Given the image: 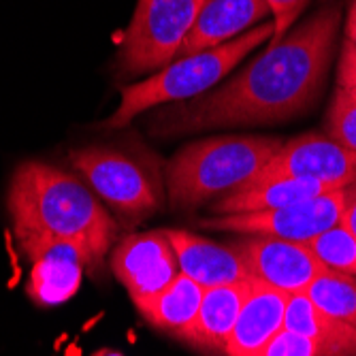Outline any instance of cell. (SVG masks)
Returning <instances> with one entry per match:
<instances>
[{"label": "cell", "instance_id": "6da1fadb", "mask_svg": "<svg viewBox=\"0 0 356 356\" xmlns=\"http://www.w3.org/2000/svg\"><path fill=\"white\" fill-rule=\"evenodd\" d=\"M341 0H325L305 22L205 94L158 109L149 131L160 137L209 128L273 124L312 109L325 88L337 49Z\"/></svg>", "mask_w": 356, "mask_h": 356}, {"label": "cell", "instance_id": "7a4b0ae2", "mask_svg": "<svg viewBox=\"0 0 356 356\" xmlns=\"http://www.w3.org/2000/svg\"><path fill=\"white\" fill-rule=\"evenodd\" d=\"M7 209L17 239L71 241L88 254L90 275L103 269L118 237V222L83 179L39 160H28L15 169Z\"/></svg>", "mask_w": 356, "mask_h": 356}, {"label": "cell", "instance_id": "3957f363", "mask_svg": "<svg viewBox=\"0 0 356 356\" xmlns=\"http://www.w3.org/2000/svg\"><path fill=\"white\" fill-rule=\"evenodd\" d=\"M282 143L277 137L226 135L184 145L165 169L169 205L188 211L241 190Z\"/></svg>", "mask_w": 356, "mask_h": 356}, {"label": "cell", "instance_id": "277c9868", "mask_svg": "<svg viewBox=\"0 0 356 356\" xmlns=\"http://www.w3.org/2000/svg\"><path fill=\"white\" fill-rule=\"evenodd\" d=\"M273 39V22L254 26L241 37L201 54L175 58L152 77L122 88L118 109L103 122V128H124L137 115L165 103H181L216 88L237 64L261 43Z\"/></svg>", "mask_w": 356, "mask_h": 356}, {"label": "cell", "instance_id": "5b68a950", "mask_svg": "<svg viewBox=\"0 0 356 356\" xmlns=\"http://www.w3.org/2000/svg\"><path fill=\"white\" fill-rule=\"evenodd\" d=\"M69 163L118 218L135 224L154 216L165 201V179L154 154L141 143L88 145L69 152Z\"/></svg>", "mask_w": 356, "mask_h": 356}, {"label": "cell", "instance_id": "8992f818", "mask_svg": "<svg viewBox=\"0 0 356 356\" xmlns=\"http://www.w3.org/2000/svg\"><path fill=\"white\" fill-rule=\"evenodd\" d=\"M203 0H139L120 39L118 69L143 75L171 64L197 22Z\"/></svg>", "mask_w": 356, "mask_h": 356}, {"label": "cell", "instance_id": "52a82bcc", "mask_svg": "<svg viewBox=\"0 0 356 356\" xmlns=\"http://www.w3.org/2000/svg\"><path fill=\"white\" fill-rule=\"evenodd\" d=\"M343 207H346V190L339 188L327 194H320L316 199L299 201L277 209L233 213V216H211L201 220L199 226L211 231L280 237V239L305 243L316 235L341 224Z\"/></svg>", "mask_w": 356, "mask_h": 356}, {"label": "cell", "instance_id": "ba28073f", "mask_svg": "<svg viewBox=\"0 0 356 356\" xmlns=\"http://www.w3.org/2000/svg\"><path fill=\"white\" fill-rule=\"evenodd\" d=\"M282 177L320 181L339 190L356 179V154L333 141L327 133H305L284 141L263 171L245 186Z\"/></svg>", "mask_w": 356, "mask_h": 356}, {"label": "cell", "instance_id": "9c48e42d", "mask_svg": "<svg viewBox=\"0 0 356 356\" xmlns=\"http://www.w3.org/2000/svg\"><path fill=\"white\" fill-rule=\"evenodd\" d=\"M111 271L135 305L160 295L179 273L169 231L158 229L122 239L111 252Z\"/></svg>", "mask_w": 356, "mask_h": 356}, {"label": "cell", "instance_id": "30bf717a", "mask_svg": "<svg viewBox=\"0 0 356 356\" xmlns=\"http://www.w3.org/2000/svg\"><path fill=\"white\" fill-rule=\"evenodd\" d=\"M254 282L277 288L286 295L305 293L314 280L329 273L303 241L252 235L235 243Z\"/></svg>", "mask_w": 356, "mask_h": 356}, {"label": "cell", "instance_id": "8fae6325", "mask_svg": "<svg viewBox=\"0 0 356 356\" xmlns=\"http://www.w3.org/2000/svg\"><path fill=\"white\" fill-rule=\"evenodd\" d=\"M17 241L30 258L32 269L26 290L37 305L49 307L69 301L81 286L83 271L90 273L88 254L71 241L49 237H24Z\"/></svg>", "mask_w": 356, "mask_h": 356}, {"label": "cell", "instance_id": "7c38bea8", "mask_svg": "<svg viewBox=\"0 0 356 356\" xmlns=\"http://www.w3.org/2000/svg\"><path fill=\"white\" fill-rule=\"evenodd\" d=\"M173 250L177 254L179 271L201 284L205 290L216 286H229L239 282H252L245 258L235 243L222 245L190 231L167 229Z\"/></svg>", "mask_w": 356, "mask_h": 356}, {"label": "cell", "instance_id": "4fadbf2b", "mask_svg": "<svg viewBox=\"0 0 356 356\" xmlns=\"http://www.w3.org/2000/svg\"><path fill=\"white\" fill-rule=\"evenodd\" d=\"M271 13L267 0H203L197 22L186 37L177 58L220 47L252 30Z\"/></svg>", "mask_w": 356, "mask_h": 356}, {"label": "cell", "instance_id": "5bb4252c", "mask_svg": "<svg viewBox=\"0 0 356 356\" xmlns=\"http://www.w3.org/2000/svg\"><path fill=\"white\" fill-rule=\"evenodd\" d=\"M290 295L277 288L254 284L248 295L235 329L226 341L224 356H256L282 329Z\"/></svg>", "mask_w": 356, "mask_h": 356}, {"label": "cell", "instance_id": "9a60e30c", "mask_svg": "<svg viewBox=\"0 0 356 356\" xmlns=\"http://www.w3.org/2000/svg\"><path fill=\"white\" fill-rule=\"evenodd\" d=\"M254 284L256 282L252 280L207 288L197 318L190 322V327L179 337L199 352H224Z\"/></svg>", "mask_w": 356, "mask_h": 356}, {"label": "cell", "instance_id": "2e32d148", "mask_svg": "<svg viewBox=\"0 0 356 356\" xmlns=\"http://www.w3.org/2000/svg\"><path fill=\"white\" fill-rule=\"evenodd\" d=\"M333 192V188L309 181V179H271L263 184H252L237 192L226 194L211 205L213 216H233V213H254L286 207L299 201L316 199L320 194Z\"/></svg>", "mask_w": 356, "mask_h": 356}, {"label": "cell", "instance_id": "e0dca14e", "mask_svg": "<svg viewBox=\"0 0 356 356\" xmlns=\"http://www.w3.org/2000/svg\"><path fill=\"white\" fill-rule=\"evenodd\" d=\"M203 295L205 288L179 271L163 293L137 303L135 307L154 329L179 337L190 327V322L197 318Z\"/></svg>", "mask_w": 356, "mask_h": 356}, {"label": "cell", "instance_id": "ac0fdd59", "mask_svg": "<svg viewBox=\"0 0 356 356\" xmlns=\"http://www.w3.org/2000/svg\"><path fill=\"white\" fill-rule=\"evenodd\" d=\"M284 329L356 356V331L343 320L320 309L307 293L290 295L284 316Z\"/></svg>", "mask_w": 356, "mask_h": 356}, {"label": "cell", "instance_id": "d6986e66", "mask_svg": "<svg viewBox=\"0 0 356 356\" xmlns=\"http://www.w3.org/2000/svg\"><path fill=\"white\" fill-rule=\"evenodd\" d=\"M305 293L320 309L343 320L356 331V275L329 271L314 280Z\"/></svg>", "mask_w": 356, "mask_h": 356}, {"label": "cell", "instance_id": "ffe728a7", "mask_svg": "<svg viewBox=\"0 0 356 356\" xmlns=\"http://www.w3.org/2000/svg\"><path fill=\"white\" fill-rule=\"evenodd\" d=\"M305 245L329 271L356 275V237L343 224L316 235L314 239L305 241Z\"/></svg>", "mask_w": 356, "mask_h": 356}, {"label": "cell", "instance_id": "44dd1931", "mask_svg": "<svg viewBox=\"0 0 356 356\" xmlns=\"http://www.w3.org/2000/svg\"><path fill=\"white\" fill-rule=\"evenodd\" d=\"M325 133L356 154V96L339 86L335 88L327 109Z\"/></svg>", "mask_w": 356, "mask_h": 356}, {"label": "cell", "instance_id": "7402d4cb", "mask_svg": "<svg viewBox=\"0 0 356 356\" xmlns=\"http://www.w3.org/2000/svg\"><path fill=\"white\" fill-rule=\"evenodd\" d=\"M256 356H350L337 348L282 329Z\"/></svg>", "mask_w": 356, "mask_h": 356}, {"label": "cell", "instance_id": "603a6c76", "mask_svg": "<svg viewBox=\"0 0 356 356\" xmlns=\"http://www.w3.org/2000/svg\"><path fill=\"white\" fill-rule=\"evenodd\" d=\"M271 9V22H273V39L284 37L286 32L295 26L297 17L303 13V9L309 5V0H267ZM271 39V41H273Z\"/></svg>", "mask_w": 356, "mask_h": 356}, {"label": "cell", "instance_id": "cb8c5ba5", "mask_svg": "<svg viewBox=\"0 0 356 356\" xmlns=\"http://www.w3.org/2000/svg\"><path fill=\"white\" fill-rule=\"evenodd\" d=\"M337 86L348 90L352 96H356V49L350 41L341 43L339 51V67H337Z\"/></svg>", "mask_w": 356, "mask_h": 356}, {"label": "cell", "instance_id": "d4e9b609", "mask_svg": "<svg viewBox=\"0 0 356 356\" xmlns=\"http://www.w3.org/2000/svg\"><path fill=\"white\" fill-rule=\"evenodd\" d=\"M343 190H346V207H343L341 224L356 237V179Z\"/></svg>", "mask_w": 356, "mask_h": 356}, {"label": "cell", "instance_id": "484cf974", "mask_svg": "<svg viewBox=\"0 0 356 356\" xmlns=\"http://www.w3.org/2000/svg\"><path fill=\"white\" fill-rule=\"evenodd\" d=\"M346 41L352 43L356 49V0H352L348 7V17H346Z\"/></svg>", "mask_w": 356, "mask_h": 356}, {"label": "cell", "instance_id": "4316f807", "mask_svg": "<svg viewBox=\"0 0 356 356\" xmlns=\"http://www.w3.org/2000/svg\"><path fill=\"white\" fill-rule=\"evenodd\" d=\"M92 356H124V354H120L115 350H99V352L92 354Z\"/></svg>", "mask_w": 356, "mask_h": 356}]
</instances>
